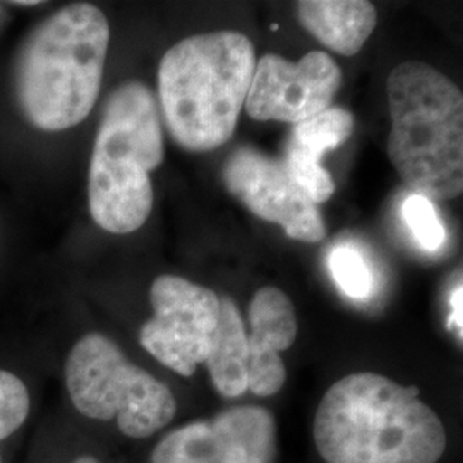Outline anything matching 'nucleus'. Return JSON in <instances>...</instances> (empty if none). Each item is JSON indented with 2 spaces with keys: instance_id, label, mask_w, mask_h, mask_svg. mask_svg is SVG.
<instances>
[{
  "instance_id": "nucleus-1",
  "label": "nucleus",
  "mask_w": 463,
  "mask_h": 463,
  "mask_svg": "<svg viewBox=\"0 0 463 463\" xmlns=\"http://www.w3.org/2000/svg\"><path fill=\"white\" fill-rule=\"evenodd\" d=\"M316 448L326 463H438L443 420L415 386L374 373L336 381L316 409Z\"/></svg>"
},
{
  "instance_id": "nucleus-2",
  "label": "nucleus",
  "mask_w": 463,
  "mask_h": 463,
  "mask_svg": "<svg viewBox=\"0 0 463 463\" xmlns=\"http://www.w3.org/2000/svg\"><path fill=\"white\" fill-rule=\"evenodd\" d=\"M110 26L93 4L42 21L17 52L14 93L26 120L47 133L81 124L99 99Z\"/></svg>"
},
{
  "instance_id": "nucleus-3",
  "label": "nucleus",
  "mask_w": 463,
  "mask_h": 463,
  "mask_svg": "<svg viewBox=\"0 0 463 463\" xmlns=\"http://www.w3.org/2000/svg\"><path fill=\"white\" fill-rule=\"evenodd\" d=\"M254 67V47L239 32L194 34L166 50L158 67V97L172 139L194 153L229 143Z\"/></svg>"
},
{
  "instance_id": "nucleus-4",
  "label": "nucleus",
  "mask_w": 463,
  "mask_h": 463,
  "mask_svg": "<svg viewBox=\"0 0 463 463\" xmlns=\"http://www.w3.org/2000/svg\"><path fill=\"white\" fill-rule=\"evenodd\" d=\"M388 156L402 181L428 199L463 191V97L426 62H402L388 76Z\"/></svg>"
},
{
  "instance_id": "nucleus-5",
  "label": "nucleus",
  "mask_w": 463,
  "mask_h": 463,
  "mask_svg": "<svg viewBox=\"0 0 463 463\" xmlns=\"http://www.w3.org/2000/svg\"><path fill=\"white\" fill-rule=\"evenodd\" d=\"M165 156L164 129L146 84H120L105 101L88 174L90 213L99 229L139 231L153 210L149 172Z\"/></svg>"
},
{
  "instance_id": "nucleus-6",
  "label": "nucleus",
  "mask_w": 463,
  "mask_h": 463,
  "mask_svg": "<svg viewBox=\"0 0 463 463\" xmlns=\"http://www.w3.org/2000/svg\"><path fill=\"white\" fill-rule=\"evenodd\" d=\"M62 380L74 420L112 426L131 441L155 438L179 409L168 384L99 331L84 333L67 350Z\"/></svg>"
},
{
  "instance_id": "nucleus-7",
  "label": "nucleus",
  "mask_w": 463,
  "mask_h": 463,
  "mask_svg": "<svg viewBox=\"0 0 463 463\" xmlns=\"http://www.w3.org/2000/svg\"><path fill=\"white\" fill-rule=\"evenodd\" d=\"M149 304L153 315L139 330V345L170 371L191 378L213 347L220 298L183 277L162 275L151 283Z\"/></svg>"
},
{
  "instance_id": "nucleus-8",
  "label": "nucleus",
  "mask_w": 463,
  "mask_h": 463,
  "mask_svg": "<svg viewBox=\"0 0 463 463\" xmlns=\"http://www.w3.org/2000/svg\"><path fill=\"white\" fill-rule=\"evenodd\" d=\"M275 417L258 405L223 411L168 430L149 451V463H275Z\"/></svg>"
},
{
  "instance_id": "nucleus-9",
  "label": "nucleus",
  "mask_w": 463,
  "mask_h": 463,
  "mask_svg": "<svg viewBox=\"0 0 463 463\" xmlns=\"http://www.w3.org/2000/svg\"><path fill=\"white\" fill-rule=\"evenodd\" d=\"M222 177L232 196L246 204L250 213L280 225L290 239L319 242L326 237L317 204L294 181L283 160L242 146L229 156Z\"/></svg>"
},
{
  "instance_id": "nucleus-10",
  "label": "nucleus",
  "mask_w": 463,
  "mask_h": 463,
  "mask_svg": "<svg viewBox=\"0 0 463 463\" xmlns=\"http://www.w3.org/2000/svg\"><path fill=\"white\" fill-rule=\"evenodd\" d=\"M342 80L325 52H309L298 62L266 53L256 62L244 107L254 120L298 124L330 109Z\"/></svg>"
},
{
  "instance_id": "nucleus-11",
  "label": "nucleus",
  "mask_w": 463,
  "mask_h": 463,
  "mask_svg": "<svg viewBox=\"0 0 463 463\" xmlns=\"http://www.w3.org/2000/svg\"><path fill=\"white\" fill-rule=\"evenodd\" d=\"M248 384L258 397L277 395L287 381L281 352L298 336L292 300L277 287L260 288L249 304Z\"/></svg>"
},
{
  "instance_id": "nucleus-12",
  "label": "nucleus",
  "mask_w": 463,
  "mask_h": 463,
  "mask_svg": "<svg viewBox=\"0 0 463 463\" xmlns=\"http://www.w3.org/2000/svg\"><path fill=\"white\" fill-rule=\"evenodd\" d=\"M354 116L340 107H330L294 124L283 162L315 204L326 203L335 193L330 174L321 166L323 153L342 146L354 133Z\"/></svg>"
},
{
  "instance_id": "nucleus-13",
  "label": "nucleus",
  "mask_w": 463,
  "mask_h": 463,
  "mask_svg": "<svg viewBox=\"0 0 463 463\" xmlns=\"http://www.w3.org/2000/svg\"><path fill=\"white\" fill-rule=\"evenodd\" d=\"M298 17L316 40L344 57L361 52L378 23L376 7L365 0H302Z\"/></svg>"
},
{
  "instance_id": "nucleus-14",
  "label": "nucleus",
  "mask_w": 463,
  "mask_h": 463,
  "mask_svg": "<svg viewBox=\"0 0 463 463\" xmlns=\"http://www.w3.org/2000/svg\"><path fill=\"white\" fill-rule=\"evenodd\" d=\"M43 414L30 378L0 364V463L23 462Z\"/></svg>"
},
{
  "instance_id": "nucleus-15",
  "label": "nucleus",
  "mask_w": 463,
  "mask_h": 463,
  "mask_svg": "<svg viewBox=\"0 0 463 463\" xmlns=\"http://www.w3.org/2000/svg\"><path fill=\"white\" fill-rule=\"evenodd\" d=\"M204 364L222 397H242L249 392L248 330L237 304L231 298H220L215 340Z\"/></svg>"
},
{
  "instance_id": "nucleus-16",
  "label": "nucleus",
  "mask_w": 463,
  "mask_h": 463,
  "mask_svg": "<svg viewBox=\"0 0 463 463\" xmlns=\"http://www.w3.org/2000/svg\"><path fill=\"white\" fill-rule=\"evenodd\" d=\"M72 432V419L43 414L21 463H107L95 451L76 449Z\"/></svg>"
},
{
  "instance_id": "nucleus-17",
  "label": "nucleus",
  "mask_w": 463,
  "mask_h": 463,
  "mask_svg": "<svg viewBox=\"0 0 463 463\" xmlns=\"http://www.w3.org/2000/svg\"><path fill=\"white\" fill-rule=\"evenodd\" d=\"M328 263L331 277L345 296L355 300H365L373 296L374 275L359 249L340 244L331 250Z\"/></svg>"
},
{
  "instance_id": "nucleus-18",
  "label": "nucleus",
  "mask_w": 463,
  "mask_h": 463,
  "mask_svg": "<svg viewBox=\"0 0 463 463\" xmlns=\"http://www.w3.org/2000/svg\"><path fill=\"white\" fill-rule=\"evenodd\" d=\"M402 212L405 223L414 233L415 241L419 242L420 248L430 252L441 249L445 244L447 233L430 199L420 194H412L405 199Z\"/></svg>"
},
{
  "instance_id": "nucleus-19",
  "label": "nucleus",
  "mask_w": 463,
  "mask_h": 463,
  "mask_svg": "<svg viewBox=\"0 0 463 463\" xmlns=\"http://www.w3.org/2000/svg\"><path fill=\"white\" fill-rule=\"evenodd\" d=\"M462 279L458 283L453 285L451 292H449V316H448V328L453 331L458 340L462 342L463 325H462Z\"/></svg>"
},
{
  "instance_id": "nucleus-20",
  "label": "nucleus",
  "mask_w": 463,
  "mask_h": 463,
  "mask_svg": "<svg viewBox=\"0 0 463 463\" xmlns=\"http://www.w3.org/2000/svg\"><path fill=\"white\" fill-rule=\"evenodd\" d=\"M14 5H24V7H32V5H40L42 2L40 0H23V2H19V0H16V2H13Z\"/></svg>"
}]
</instances>
